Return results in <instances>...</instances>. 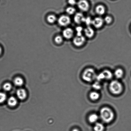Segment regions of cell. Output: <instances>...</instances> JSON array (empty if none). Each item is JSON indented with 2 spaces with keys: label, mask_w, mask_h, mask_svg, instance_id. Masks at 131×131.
<instances>
[{
  "label": "cell",
  "mask_w": 131,
  "mask_h": 131,
  "mask_svg": "<svg viewBox=\"0 0 131 131\" xmlns=\"http://www.w3.org/2000/svg\"><path fill=\"white\" fill-rule=\"evenodd\" d=\"M86 40V38L83 36H76L73 38V42L75 46L80 47L82 46L85 44Z\"/></svg>",
  "instance_id": "obj_5"
},
{
  "label": "cell",
  "mask_w": 131,
  "mask_h": 131,
  "mask_svg": "<svg viewBox=\"0 0 131 131\" xmlns=\"http://www.w3.org/2000/svg\"><path fill=\"white\" fill-rule=\"evenodd\" d=\"M57 17L54 15H50L48 16L47 20L49 23H54L57 21Z\"/></svg>",
  "instance_id": "obj_20"
},
{
  "label": "cell",
  "mask_w": 131,
  "mask_h": 131,
  "mask_svg": "<svg viewBox=\"0 0 131 131\" xmlns=\"http://www.w3.org/2000/svg\"><path fill=\"white\" fill-rule=\"evenodd\" d=\"M105 76V80H110L113 77V74L111 71L109 70H104L102 72Z\"/></svg>",
  "instance_id": "obj_16"
},
{
  "label": "cell",
  "mask_w": 131,
  "mask_h": 131,
  "mask_svg": "<svg viewBox=\"0 0 131 131\" xmlns=\"http://www.w3.org/2000/svg\"><path fill=\"white\" fill-rule=\"evenodd\" d=\"M104 126L102 123H95L94 127V129L95 131H103L104 129Z\"/></svg>",
  "instance_id": "obj_18"
},
{
  "label": "cell",
  "mask_w": 131,
  "mask_h": 131,
  "mask_svg": "<svg viewBox=\"0 0 131 131\" xmlns=\"http://www.w3.org/2000/svg\"><path fill=\"white\" fill-rule=\"evenodd\" d=\"M16 94L18 98L21 100L25 99L27 96L26 91L25 90L22 89L18 90Z\"/></svg>",
  "instance_id": "obj_11"
},
{
  "label": "cell",
  "mask_w": 131,
  "mask_h": 131,
  "mask_svg": "<svg viewBox=\"0 0 131 131\" xmlns=\"http://www.w3.org/2000/svg\"><path fill=\"white\" fill-rule=\"evenodd\" d=\"M72 131H80L78 129H77V128H74V129H72Z\"/></svg>",
  "instance_id": "obj_31"
},
{
  "label": "cell",
  "mask_w": 131,
  "mask_h": 131,
  "mask_svg": "<svg viewBox=\"0 0 131 131\" xmlns=\"http://www.w3.org/2000/svg\"><path fill=\"white\" fill-rule=\"evenodd\" d=\"M8 104L10 106L13 107L16 106L17 105V101L16 98L11 96L8 99Z\"/></svg>",
  "instance_id": "obj_17"
},
{
  "label": "cell",
  "mask_w": 131,
  "mask_h": 131,
  "mask_svg": "<svg viewBox=\"0 0 131 131\" xmlns=\"http://www.w3.org/2000/svg\"><path fill=\"white\" fill-rule=\"evenodd\" d=\"M63 38L61 36H58L54 39V41L58 44H61L63 42Z\"/></svg>",
  "instance_id": "obj_28"
},
{
  "label": "cell",
  "mask_w": 131,
  "mask_h": 131,
  "mask_svg": "<svg viewBox=\"0 0 131 131\" xmlns=\"http://www.w3.org/2000/svg\"><path fill=\"white\" fill-rule=\"evenodd\" d=\"M90 99L93 101H96L100 99V95L98 92L93 91L90 93L89 95Z\"/></svg>",
  "instance_id": "obj_14"
},
{
  "label": "cell",
  "mask_w": 131,
  "mask_h": 131,
  "mask_svg": "<svg viewBox=\"0 0 131 131\" xmlns=\"http://www.w3.org/2000/svg\"><path fill=\"white\" fill-rule=\"evenodd\" d=\"M74 31L73 30L70 28H67L63 30V35L65 38L67 39H70L73 37Z\"/></svg>",
  "instance_id": "obj_9"
},
{
  "label": "cell",
  "mask_w": 131,
  "mask_h": 131,
  "mask_svg": "<svg viewBox=\"0 0 131 131\" xmlns=\"http://www.w3.org/2000/svg\"><path fill=\"white\" fill-rule=\"evenodd\" d=\"M7 99V95L4 93L0 92V103L4 102Z\"/></svg>",
  "instance_id": "obj_26"
},
{
  "label": "cell",
  "mask_w": 131,
  "mask_h": 131,
  "mask_svg": "<svg viewBox=\"0 0 131 131\" xmlns=\"http://www.w3.org/2000/svg\"><path fill=\"white\" fill-rule=\"evenodd\" d=\"M79 9L83 12H86L90 8V5L86 0H80L77 4Z\"/></svg>",
  "instance_id": "obj_6"
},
{
  "label": "cell",
  "mask_w": 131,
  "mask_h": 131,
  "mask_svg": "<svg viewBox=\"0 0 131 131\" xmlns=\"http://www.w3.org/2000/svg\"><path fill=\"white\" fill-rule=\"evenodd\" d=\"M66 12L69 15H72L74 14L76 12V9L72 7H67L66 10Z\"/></svg>",
  "instance_id": "obj_21"
},
{
  "label": "cell",
  "mask_w": 131,
  "mask_h": 131,
  "mask_svg": "<svg viewBox=\"0 0 131 131\" xmlns=\"http://www.w3.org/2000/svg\"><path fill=\"white\" fill-rule=\"evenodd\" d=\"M2 47H1V46H0V55H1V54H2Z\"/></svg>",
  "instance_id": "obj_32"
},
{
  "label": "cell",
  "mask_w": 131,
  "mask_h": 131,
  "mask_svg": "<svg viewBox=\"0 0 131 131\" xmlns=\"http://www.w3.org/2000/svg\"><path fill=\"white\" fill-rule=\"evenodd\" d=\"M58 24L62 26H68L70 24L71 20L70 17L67 15H62L58 19Z\"/></svg>",
  "instance_id": "obj_4"
},
{
  "label": "cell",
  "mask_w": 131,
  "mask_h": 131,
  "mask_svg": "<svg viewBox=\"0 0 131 131\" xmlns=\"http://www.w3.org/2000/svg\"><path fill=\"white\" fill-rule=\"evenodd\" d=\"M101 85L100 82L96 81L93 84V88L95 90H99L101 89Z\"/></svg>",
  "instance_id": "obj_23"
},
{
  "label": "cell",
  "mask_w": 131,
  "mask_h": 131,
  "mask_svg": "<svg viewBox=\"0 0 131 131\" xmlns=\"http://www.w3.org/2000/svg\"><path fill=\"white\" fill-rule=\"evenodd\" d=\"M104 21L106 24H110L112 22L113 18L110 16H107L104 18Z\"/></svg>",
  "instance_id": "obj_29"
},
{
  "label": "cell",
  "mask_w": 131,
  "mask_h": 131,
  "mask_svg": "<svg viewBox=\"0 0 131 131\" xmlns=\"http://www.w3.org/2000/svg\"><path fill=\"white\" fill-rule=\"evenodd\" d=\"M92 20L90 17H85L84 21V23L87 25L88 26H90V25H92Z\"/></svg>",
  "instance_id": "obj_25"
},
{
  "label": "cell",
  "mask_w": 131,
  "mask_h": 131,
  "mask_svg": "<svg viewBox=\"0 0 131 131\" xmlns=\"http://www.w3.org/2000/svg\"><path fill=\"white\" fill-rule=\"evenodd\" d=\"M83 29L81 26H78L76 28V31L77 32L76 35L77 36H81L82 35V31H83Z\"/></svg>",
  "instance_id": "obj_24"
},
{
  "label": "cell",
  "mask_w": 131,
  "mask_h": 131,
  "mask_svg": "<svg viewBox=\"0 0 131 131\" xmlns=\"http://www.w3.org/2000/svg\"><path fill=\"white\" fill-rule=\"evenodd\" d=\"M114 75L117 79H120L123 78L124 75V72L121 68H118L114 72Z\"/></svg>",
  "instance_id": "obj_15"
},
{
  "label": "cell",
  "mask_w": 131,
  "mask_h": 131,
  "mask_svg": "<svg viewBox=\"0 0 131 131\" xmlns=\"http://www.w3.org/2000/svg\"><path fill=\"white\" fill-rule=\"evenodd\" d=\"M96 75L94 70L92 68H88L83 72L82 78L86 82H91L96 79Z\"/></svg>",
  "instance_id": "obj_3"
},
{
  "label": "cell",
  "mask_w": 131,
  "mask_h": 131,
  "mask_svg": "<svg viewBox=\"0 0 131 131\" xmlns=\"http://www.w3.org/2000/svg\"><path fill=\"white\" fill-rule=\"evenodd\" d=\"M104 22V20L101 17H96L92 20V25L96 28L99 29L103 26Z\"/></svg>",
  "instance_id": "obj_7"
},
{
  "label": "cell",
  "mask_w": 131,
  "mask_h": 131,
  "mask_svg": "<svg viewBox=\"0 0 131 131\" xmlns=\"http://www.w3.org/2000/svg\"><path fill=\"white\" fill-rule=\"evenodd\" d=\"M68 2L70 5L72 6L75 5L76 3V0H68Z\"/></svg>",
  "instance_id": "obj_30"
},
{
  "label": "cell",
  "mask_w": 131,
  "mask_h": 131,
  "mask_svg": "<svg viewBox=\"0 0 131 131\" xmlns=\"http://www.w3.org/2000/svg\"><path fill=\"white\" fill-rule=\"evenodd\" d=\"M88 120L90 123H96L99 119L98 115L96 114H92L89 116Z\"/></svg>",
  "instance_id": "obj_13"
},
{
  "label": "cell",
  "mask_w": 131,
  "mask_h": 131,
  "mask_svg": "<svg viewBox=\"0 0 131 131\" xmlns=\"http://www.w3.org/2000/svg\"><path fill=\"white\" fill-rule=\"evenodd\" d=\"M85 17L81 13L78 12L75 14L74 17V21L77 24H80L84 23Z\"/></svg>",
  "instance_id": "obj_8"
},
{
  "label": "cell",
  "mask_w": 131,
  "mask_h": 131,
  "mask_svg": "<svg viewBox=\"0 0 131 131\" xmlns=\"http://www.w3.org/2000/svg\"><path fill=\"white\" fill-rule=\"evenodd\" d=\"M109 89L113 94L117 95L120 94L123 92V85L119 81L114 80L110 82L109 85Z\"/></svg>",
  "instance_id": "obj_2"
},
{
  "label": "cell",
  "mask_w": 131,
  "mask_h": 131,
  "mask_svg": "<svg viewBox=\"0 0 131 131\" xmlns=\"http://www.w3.org/2000/svg\"><path fill=\"white\" fill-rule=\"evenodd\" d=\"M14 83L15 85L18 86H22L24 83L23 80L20 77H16L14 80Z\"/></svg>",
  "instance_id": "obj_19"
},
{
  "label": "cell",
  "mask_w": 131,
  "mask_h": 131,
  "mask_svg": "<svg viewBox=\"0 0 131 131\" xmlns=\"http://www.w3.org/2000/svg\"><path fill=\"white\" fill-rule=\"evenodd\" d=\"M95 11L97 15L100 16H102L105 13V9L104 6L102 5H99L96 7Z\"/></svg>",
  "instance_id": "obj_12"
},
{
  "label": "cell",
  "mask_w": 131,
  "mask_h": 131,
  "mask_svg": "<svg viewBox=\"0 0 131 131\" xmlns=\"http://www.w3.org/2000/svg\"><path fill=\"white\" fill-rule=\"evenodd\" d=\"M12 88V86L9 83H6L3 86L4 90L6 91H9L11 90Z\"/></svg>",
  "instance_id": "obj_27"
},
{
  "label": "cell",
  "mask_w": 131,
  "mask_h": 131,
  "mask_svg": "<svg viewBox=\"0 0 131 131\" xmlns=\"http://www.w3.org/2000/svg\"><path fill=\"white\" fill-rule=\"evenodd\" d=\"M96 81L100 82V81L105 80V76L102 72H100L98 74H96Z\"/></svg>",
  "instance_id": "obj_22"
},
{
  "label": "cell",
  "mask_w": 131,
  "mask_h": 131,
  "mask_svg": "<svg viewBox=\"0 0 131 131\" xmlns=\"http://www.w3.org/2000/svg\"><path fill=\"white\" fill-rule=\"evenodd\" d=\"M100 116L103 122L108 123L114 120V114L112 109L107 107L102 108L100 110Z\"/></svg>",
  "instance_id": "obj_1"
},
{
  "label": "cell",
  "mask_w": 131,
  "mask_h": 131,
  "mask_svg": "<svg viewBox=\"0 0 131 131\" xmlns=\"http://www.w3.org/2000/svg\"><path fill=\"white\" fill-rule=\"evenodd\" d=\"M84 30L85 35L89 38H92L95 35L94 30L91 26H87Z\"/></svg>",
  "instance_id": "obj_10"
}]
</instances>
